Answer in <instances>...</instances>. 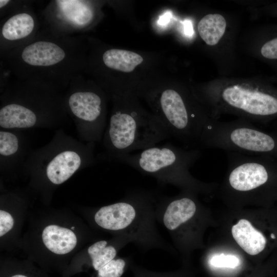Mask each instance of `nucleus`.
<instances>
[{
    "label": "nucleus",
    "mask_w": 277,
    "mask_h": 277,
    "mask_svg": "<svg viewBox=\"0 0 277 277\" xmlns=\"http://www.w3.org/2000/svg\"><path fill=\"white\" fill-rule=\"evenodd\" d=\"M210 264L214 267L233 268L239 265L240 261L235 255L222 254L212 257Z\"/></svg>",
    "instance_id": "18"
},
{
    "label": "nucleus",
    "mask_w": 277,
    "mask_h": 277,
    "mask_svg": "<svg viewBox=\"0 0 277 277\" xmlns=\"http://www.w3.org/2000/svg\"><path fill=\"white\" fill-rule=\"evenodd\" d=\"M271 238H272V239H275V237L274 234H273V233H271Z\"/></svg>",
    "instance_id": "25"
},
{
    "label": "nucleus",
    "mask_w": 277,
    "mask_h": 277,
    "mask_svg": "<svg viewBox=\"0 0 277 277\" xmlns=\"http://www.w3.org/2000/svg\"><path fill=\"white\" fill-rule=\"evenodd\" d=\"M22 1L1 0L0 10L1 16H7L13 10L16 8L21 3Z\"/></svg>",
    "instance_id": "21"
},
{
    "label": "nucleus",
    "mask_w": 277,
    "mask_h": 277,
    "mask_svg": "<svg viewBox=\"0 0 277 277\" xmlns=\"http://www.w3.org/2000/svg\"><path fill=\"white\" fill-rule=\"evenodd\" d=\"M81 160L72 151H63L48 164L46 173L49 180L54 184H61L69 179L78 169Z\"/></svg>",
    "instance_id": "10"
},
{
    "label": "nucleus",
    "mask_w": 277,
    "mask_h": 277,
    "mask_svg": "<svg viewBox=\"0 0 277 277\" xmlns=\"http://www.w3.org/2000/svg\"><path fill=\"white\" fill-rule=\"evenodd\" d=\"M36 120L35 113L21 104H8L0 109V126L4 128H29Z\"/></svg>",
    "instance_id": "12"
},
{
    "label": "nucleus",
    "mask_w": 277,
    "mask_h": 277,
    "mask_svg": "<svg viewBox=\"0 0 277 277\" xmlns=\"http://www.w3.org/2000/svg\"><path fill=\"white\" fill-rule=\"evenodd\" d=\"M30 3L22 1L19 6L1 22V53L21 46L39 31V22Z\"/></svg>",
    "instance_id": "7"
},
{
    "label": "nucleus",
    "mask_w": 277,
    "mask_h": 277,
    "mask_svg": "<svg viewBox=\"0 0 277 277\" xmlns=\"http://www.w3.org/2000/svg\"><path fill=\"white\" fill-rule=\"evenodd\" d=\"M158 197L151 191L129 190L121 201L100 208L94 214V221L143 250L159 248L168 251L169 246L156 226Z\"/></svg>",
    "instance_id": "2"
},
{
    "label": "nucleus",
    "mask_w": 277,
    "mask_h": 277,
    "mask_svg": "<svg viewBox=\"0 0 277 277\" xmlns=\"http://www.w3.org/2000/svg\"><path fill=\"white\" fill-rule=\"evenodd\" d=\"M11 277H27L25 275H22V274H16L12 276Z\"/></svg>",
    "instance_id": "24"
},
{
    "label": "nucleus",
    "mask_w": 277,
    "mask_h": 277,
    "mask_svg": "<svg viewBox=\"0 0 277 277\" xmlns=\"http://www.w3.org/2000/svg\"><path fill=\"white\" fill-rule=\"evenodd\" d=\"M226 27L225 18L220 14H208L197 25L202 39L208 45L217 44L223 36Z\"/></svg>",
    "instance_id": "14"
},
{
    "label": "nucleus",
    "mask_w": 277,
    "mask_h": 277,
    "mask_svg": "<svg viewBox=\"0 0 277 277\" xmlns=\"http://www.w3.org/2000/svg\"><path fill=\"white\" fill-rule=\"evenodd\" d=\"M261 54L268 59H277V37L265 43L261 48Z\"/></svg>",
    "instance_id": "20"
},
{
    "label": "nucleus",
    "mask_w": 277,
    "mask_h": 277,
    "mask_svg": "<svg viewBox=\"0 0 277 277\" xmlns=\"http://www.w3.org/2000/svg\"><path fill=\"white\" fill-rule=\"evenodd\" d=\"M222 107L243 115L249 121L263 120L277 114V97L258 88L230 85L220 92Z\"/></svg>",
    "instance_id": "6"
},
{
    "label": "nucleus",
    "mask_w": 277,
    "mask_h": 277,
    "mask_svg": "<svg viewBox=\"0 0 277 277\" xmlns=\"http://www.w3.org/2000/svg\"><path fill=\"white\" fill-rule=\"evenodd\" d=\"M125 246L126 245L121 244L115 246L109 244L105 240L96 242L91 245L88 249V253L94 269L98 271L114 259L119 249Z\"/></svg>",
    "instance_id": "15"
},
{
    "label": "nucleus",
    "mask_w": 277,
    "mask_h": 277,
    "mask_svg": "<svg viewBox=\"0 0 277 277\" xmlns=\"http://www.w3.org/2000/svg\"><path fill=\"white\" fill-rule=\"evenodd\" d=\"M93 2L54 0L42 11L44 28L62 35H79L93 23L95 16Z\"/></svg>",
    "instance_id": "5"
},
{
    "label": "nucleus",
    "mask_w": 277,
    "mask_h": 277,
    "mask_svg": "<svg viewBox=\"0 0 277 277\" xmlns=\"http://www.w3.org/2000/svg\"><path fill=\"white\" fill-rule=\"evenodd\" d=\"M71 228H72V229H74V227H72Z\"/></svg>",
    "instance_id": "26"
},
{
    "label": "nucleus",
    "mask_w": 277,
    "mask_h": 277,
    "mask_svg": "<svg viewBox=\"0 0 277 277\" xmlns=\"http://www.w3.org/2000/svg\"><path fill=\"white\" fill-rule=\"evenodd\" d=\"M17 79L67 85L86 67L85 45L80 35H62L44 28L21 46L1 53Z\"/></svg>",
    "instance_id": "1"
},
{
    "label": "nucleus",
    "mask_w": 277,
    "mask_h": 277,
    "mask_svg": "<svg viewBox=\"0 0 277 277\" xmlns=\"http://www.w3.org/2000/svg\"><path fill=\"white\" fill-rule=\"evenodd\" d=\"M130 263V258L114 259L97 271L96 277H121Z\"/></svg>",
    "instance_id": "16"
},
{
    "label": "nucleus",
    "mask_w": 277,
    "mask_h": 277,
    "mask_svg": "<svg viewBox=\"0 0 277 277\" xmlns=\"http://www.w3.org/2000/svg\"><path fill=\"white\" fill-rule=\"evenodd\" d=\"M14 220L12 216L8 212L0 210V236H2L13 227Z\"/></svg>",
    "instance_id": "19"
},
{
    "label": "nucleus",
    "mask_w": 277,
    "mask_h": 277,
    "mask_svg": "<svg viewBox=\"0 0 277 277\" xmlns=\"http://www.w3.org/2000/svg\"><path fill=\"white\" fill-rule=\"evenodd\" d=\"M79 90L72 92L68 97L70 111L77 117L89 123L97 122L102 115V100L92 91L81 90L77 76L73 78Z\"/></svg>",
    "instance_id": "8"
},
{
    "label": "nucleus",
    "mask_w": 277,
    "mask_h": 277,
    "mask_svg": "<svg viewBox=\"0 0 277 277\" xmlns=\"http://www.w3.org/2000/svg\"><path fill=\"white\" fill-rule=\"evenodd\" d=\"M102 60L107 68L124 72H131L143 61V57L134 52L115 48L105 51Z\"/></svg>",
    "instance_id": "13"
},
{
    "label": "nucleus",
    "mask_w": 277,
    "mask_h": 277,
    "mask_svg": "<svg viewBox=\"0 0 277 277\" xmlns=\"http://www.w3.org/2000/svg\"><path fill=\"white\" fill-rule=\"evenodd\" d=\"M42 239L45 246L57 254L70 252L77 243L76 235L73 231L55 225H49L44 228Z\"/></svg>",
    "instance_id": "11"
},
{
    "label": "nucleus",
    "mask_w": 277,
    "mask_h": 277,
    "mask_svg": "<svg viewBox=\"0 0 277 277\" xmlns=\"http://www.w3.org/2000/svg\"><path fill=\"white\" fill-rule=\"evenodd\" d=\"M231 233L238 244L250 255L259 254L266 246L265 237L247 220H239L232 227Z\"/></svg>",
    "instance_id": "9"
},
{
    "label": "nucleus",
    "mask_w": 277,
    "mask_h": 277,
    "mask_svg": "<svg viewBox=\"0 0 277 277\" xmlns=\"http://www.w3.org/2000/svg\"><path fill=\"white\" fill-rule=\"evenodd\" d=\"M136 277H170L167 274H156L154 273L148 272L144 270L138 269L136 268L134 270Z\"/></svg>",
    "instance_id": "22"
},
{
    "label": "nucleus",
    "mask_w": 277,
    "mask_h": 277,
    "mask_svg": "<svg viewBox=\"0 0 277 277\" xmlns=\"http://www.w3.org/2000/svg\"><path fill=\"white\" fill-rule=\"evenodd\" d=\"M171 17L170 13L167 12L160 17L159 23L162 25H165L168 23Z\"/></svg>",
    "instance_id": "23"
},
{
    "label": "nucleus",
    "mask_w": 277,
    "mask_h": 277,
    "mask_svg": "<svg viewBox=\"0 0 277 277\" xmlns=\"http://www.w3.org/2000/svg\"><path fill=\"white\" fill-rule=\"evenodd\" d=\"M125 109L113 113L108 130V143L116 156L142 150L170 137L157 117L135 108Z\"/></svg>",
    "instance_id": "4"
},
{
    "label": "nucleus",
    "mask_w": 277,
    "mask_h": 277,
    "mask_svg": "<svg viewBox=\"0 0 277 277\" xmlns=\"http://www.w3.org/2000/svg\"><path fill=\"white\" fill-rule=\"evenodd\" d=\"M201 154L200 148H184L167 143L117 157L142 174L154 177L161 185L172 184L193 190L201 188L202 184L189 169Z\"/></svg>",
    "instance_id": "3"
},
{
    "label": "nucleus",
    "mask_w": 277,
    "mask_h": 277,
    "mask_svg": "<svg viewBox=\"0 0 277 277\" xmlns=\"http://www.w3.org/2000/svg\"><path fill=\"white\" fill-rule=\"evenodd\" d=\"M18 148L16 136L8 132H0V153L8 156L15 153Z\"/></svg>",
    "instance_id": "17"
}]
</instances>
